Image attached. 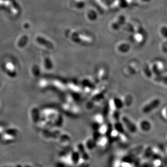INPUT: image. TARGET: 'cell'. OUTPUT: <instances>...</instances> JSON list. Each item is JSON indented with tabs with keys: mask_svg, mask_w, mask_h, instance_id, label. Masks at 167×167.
<instances>
[{
	"mask_svg": "<svg viewBox=\"0 0 167 167\" xmlns=\"http://www.w3.org/2000/svg\"><path fill=\"white\" fill-rule=\"evenodd\" d=\"M155 80L158 82L163 83L164 84L167 85V76H158L155 78Z\"/></svg>",
	"mask_w": 167,
	"mask_h": 167,
	"instance_id": "obj_6",
	"label": "cell"
},
{
	"mask_svg": "<svg viewBox=\"0 0 167 167\" xmlns=\"http://www.w3.org/2000/svg\"><path fill=\"white\" fill-rule=\"evenodd\" d=\"M141 127L144 130H149L151 128L150 124L148 121H144L141 123Z\"/></svg>",
	"mask_w": 167,
	"mask_h": 167,
	"instance_id": "obj_5",
	"label": "cell"
},
{
	"mask_svg": "<svg viewBox=\"0 0 167 167\" xmlns=\"http://www.w3.org/2000/svg\"><path fill=\"white\" fill-rule=\"evenodd\" d=\"M125 21V17L124 16H120L118 17L117 21L113 23L112 25V28L115 30H117L120 28L121 26L124 24Z\"/></svg>",
	"mask_w": 167,
	"mask_h": 167,
	"instance_id": "obj_2",
	"label": "cell"
},
{
	"mask_svg": "<svg viewBox=\"0 0 167 167\" xmlns=\"http://www.w3.org/2000/svg\"><path fill=\"white\" fill-rule=\"evenodd\" d=\"M161 33L163 36L164 38L167 39V27H162L161 29Z\"/></svg>",
	"mask_w": 167,
	"mask_h": 167,
	"instance_id": "obj_9",
	"label": "cell"
},
{
	"mask_svg": "<svg viewBox=\"0 0 167 167\" xmlns=\"http://www.w3.org/2000/svg\"><path fill=\"white\" fill-rule=\"evenodd\" d=\"M85 3L84 2L82 1H79V2H75L74 5L77 7L78 9H82L84 8L85 7Z\"/></svg>",
	"mask_w": 167,
	"mask_h": 167,
	"instance_id": "obj_8",
	"label": "cell"
},
{
	"mask_svg": "<svg viewBox=\"0 0 167 167\" xmlns=\"http://www.w3.org/2000/svg\"><path fill=\"white\" fill-rule=\"evenodd\" d=\"M165 45H167V42H166V44H165Z\"/></svg>",
	"mask_w": 167,
	"mask_h": 167,
	"instance_id": "obj_12",
	"label": "cell"
},
{
	"mask_svg": "<svg viewBox=\"0 0 167 167\" xmlns=\"http://www.w3.org/2000/svg\"><path fill=\"white\" fill-rule=\"evenodd\" d=\"M123 121L125 123V124L127 125L128 128L129 129L130 131L132 132H135L136 131V127L135 125L133 123L131 122L127 117H123Z\"/></svg>",
	"mask_w": 167,
	"mask_h": 167,
	"instance_id": "obj_3",
	"label": "cell"
},
{
	"mask_svg": "<svg viewBox=\"0 0 167 167\" xmlns=\"http://www.w3.org/2000/svg\"></svg>",
	"mask_w": 167,
	"mask_h": 167,
	"instance_id": "obj_13",
	"label": "cell"
},
{
	"mask_svg": "<svg viewBox=\"0 0 167 167\" xmlns=\"http://www.w3.org/2000/svg\"><path fill=\"white\" fill-rule=\"evenodd\" d=\"M130 47L128 44H122L119 47V50L122 52H127L130 50Z\"/></svg>",
	"mask_w": 167,
	"mask_h": 167,
	"instance_id": "obj_7",
	"label": "cell"
},
{
	"mask_svg": "<svg viewBox=\"0 0 167 167\" xmlns=\"http://www.w3.org/2000/svg\"><path fill=\"white\" fill-rule=\"evenodd\" d=\"M119 5L122 8H125L128 6V3L125 0H120Z\"/></svg>",
	"mask_w": 167,
	"mask_h": 167,
	"instance_id": "obj_10",
	"label": "cell"
},
{
	"mask_svg": "<svg viewBox=\"0 0 167 167\" xmlns=\"http://www.w3.org/2000/svg\"><path fill=\"white\" fill-rule=\"evenodd\" d=\"M153 70H154V72L156 73V74L158 76H160V72L158 71V68L157 67H156V66H154L153 67Z\"/></svg>",
	"mask_w": 167,
	"mask_h": 167,
	"instance_id": "obj_11",
	"label": "cell"
},
{
	"mask_svg": "<svg viewBox=\"0 0 167 167\" xmlns=\"http://www.w3.org/2000/svg\"><path fill=\"white\" fill-rule=\"evenodd\" d=\"M160 103H161L160 100L158 99H155L154 100H152L150 103H149L148 104L146 105L143 108L142 111L145 113H149L159 106V105L160 104Z\"/></svg>",
	"mask_w": 167,
	"mask_h": 167,
	"instance_id": "obj_1",
	"label": "cell"
},
{
	"mask_svg": "<svg viewBox=\"0 0 167 167\" xmlns=\"http://www.w3.org/2000/svg\"><path fill=\"white\" fill-rule=\"evenodd\" d=\"M87 17L90 20L94 21L97 19V14L95 11L91 10L87 13Z\"/></svg>",
	"mask_w": 167,
	"mask_h": 167,
	"instance_id": "obj_4",
	"label": "cell"
}]
</instances>
